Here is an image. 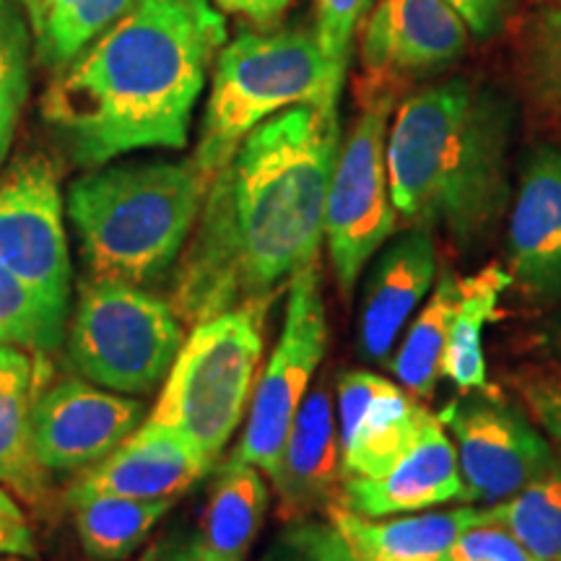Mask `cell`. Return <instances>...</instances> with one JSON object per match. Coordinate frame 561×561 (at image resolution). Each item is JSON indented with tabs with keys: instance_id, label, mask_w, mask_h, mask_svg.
<instances>
[{
	"instance_id": "cell-1",
	"label": "cell",
	"mask_w": 561,
	"mask_h": 561,
	"mask_svg": "<svg viewBox=\"0 0 561 561\" xmlns=\"http://www.w3.org/2000/svg\"><path fill=\"white\" fill-rule=\"evenodd\" d=\"M339 107L284 110L257 125L208 182L172 276L185 325L255 299H276L320 261L325 201L341 149Z\"/></svg>"
},
{
	"instance_id": "cell-2",
	"label": "cell",
	"mask_w": 561,
	"mask_h": 561,
	"mask_svg": "<svg viewBox=\"0 0 561 561\" xmlns=\"http://www.w3.org/2000/svg\"><path fill=\"white\" fill-rule=\"evenodd\" d=\"M227 21L210 0H138L55 73L39 110L76 167L187 146Z\"/></svg>"
},
{
	"instance_id": "cell-3",
	"label": "cell",
	"mask_w": 561,
	"mask_h": 561,
	"mask_svg": "<svg viewBox=\"0 0 561 561\" xmlns=\"http://www.w3.org/2000/svg\"><path fill=\"white\" fill-rule=\"evenodd\" d=\"M515 107L486 83L447 79L413 91L388 130L398 219L445 231L460 250L486 242L507 210Z\"/></svg>"
},
{
	"instance_id": "cell-4",
	"label": "cell",
	"mask_w": 561,
	"mask_h": 561,
	"mask_svg": "<svg viewBox=\"0 0 561 561\" xmlns=\"http://www.w3.org/2000/svg\"><path fill=\"white\" fill-rule=\"evenodd\" d=\"M208 182L193 157L110 161L70 182L66 214L91 276L146 286L172 271Z\"/></svg>"
},
{
	"instance_id": "cell-5",
	"label": "cell",
	"mask_w": 561,
	"mask_h": 561,
	"mask_svg": "<svg viewBox=\"0 0 561 561\" xmlns=\"http://www.w3.org/2000/svg\"><path fill=\"white\" fill-rule=\"evenodd\" d=\"M341 91L314 26L242 30L214 60L193 159L210 180L257 125L299 104L339 107Z\"/></svg>"
},
{
	"instance_id": "cell-6",
	"label": "cell",
	"mask_w": 561,
	"mask_h": 561,
	"mask_svg": "<svg viewBox=\"0 0 561 561\" xmlns=\"http://www.w3.org/2000/svg\"><path fill=\"white\" fill-rule=\"evenodd\" d=\"M271 305L255 299L193 325L144 424L178 432L214 468L252 401Z\"/></svg>"
},
{
	"instance_id": "cell-7",
	"label": "cell",
	"mask_w": 561,
	"mask_h": 561,
	"mask_svg": "<svg viewBox=\"0 0 561 561\" xmlns=\"http://www.w3.org/2000/svg\"><path fill=\"white\" fill-rule=\"evenodd\" d=\"M70 369L123 396H149L180 354L185 331L172 301L125 280L89 276L66 325Z\"/></svg>"
},
{
	"instance_id": "cell-8",
	"label": "cell",
	"mask_w": 561,
	"mask_h": 561,
	"mask_svg": "<svg viewBox=\"0 0 561 561\" xmlns=\"http://www.w3.org/2000/svg\"><path fill=\"white\" fill-rule=\"evenodd\" d=\"M359 115L341 138L325 201V244L343 297L392 240L398 210L388 182V130L396 91H356Z\"/></svg>"
},
{
	"instance_id": "cell-9",
	"label": "cell",
	"mask_w": 561,
	"mask_h": 561,
	"mask_svg": "<svg viewBox=\"0 0 561 561\" xmlns=\"http://www.w3.org/2000/svg\"><path fill=\"white\" fill-rule=\"evenodd\" d=\"M328 312L322 297L320 261L305 265L289 280L284 325L271 359L252 390L250 416L231 458L252 462L265 479L276 473L294 416L312 388L314 371L325 359Z\"/></svg>"
},
{
	"instance_id": "cell-10",
	"label": "cell",
	"mask_w": 561,
	"mask_h": 561,
	"mask_svg": "<svg viewBox=\"0 0 561 561\" xmlns=\"http://www.w3.org/2000/svg\"><path fill=\"white\" fill-rule=\"evenodd\" d=\"M453 432L466 504H500L538 476L561 466L551 439L533 416L496 392H462L460 401L437 413Z\"/></svg>"
},
{
	"instance_id": "cell-11",
	"label": "cell",
	"mask_w": 561,
	"mask_h": 561,
	"mask_svg": "<svg viewBox=\"0 0 561 561\" xmlns=\"http://www.w3.org/2000/svg\"><path fill=\"white\" fill-rule=\"evenodd\" d=\"M0 265L68 314L73 263L53 161L26 153L0 174Z\"/></svg>"
},
{
	"instance_id": "cell-12",
	"label": "cell",
	"mask_w": 561,
	"mask_h": 561,
	"mask_svg": "<svg viewBox=\"0 0 561 561\" xmlns=\"http://www.w3.org/2000/svg\"><path fill=\"white\" fill-rule=\"evenodd\" d=\"M144 403L66 377L42 385L32 409L34 458L50 476L87 473L144 424Z\"/></svg>"
},
{
	"instance_id": "cell-13",
	"label": "cell",
	"mask_w": 561,
	"mask_h": 561,
	"mask_svg": "<svg viewBox=\"0 0 561 561\" xmlns=\"http://www.w3.org/2000/svg\"><path fill=\"white\" fill-rule=\"evenodd\" d=\"M468 26L445 0H377L359 39L356 91H396L462 58Z\"/></svg>"
},
{
	"instance_id": "cell-14",
	"label": "cell",
	"mask_w": 561,
	"mask_h": 561,
	"mask_svg": "<svg viewBox=\"0 0 561 561\" xmlns=\"http://www.w3.org/2000/svg\"><path fill=\"white\" fill-rule=\"evenodd\" d=\"M341 481L388 473L432 416L424 401L371 369L335 375Z\"/></svg>"
},
{
	"instance_id": "cell-15",
	"label": "cell",
	"mask_w": 561,
	"mask_h": 561,
	"mask_svg": "<svg viewBox=\"0 0 561 561\" xmlns=\"http://www.w3.org/2000/svg\"><path fill=\"white\" fill-rule=\"evenodd\" d=\"M434 278L437 244L432 229L411 227L377 252L359 301L356 346L364 362L390 367L392 348L403 339L405 322L432 291Z\"/></svg>"
},
{
	"instance_id": "cell-16",
	"label": "cell",
	"mask_w": 561,
	"mask_h": 561,
	"mask_svg": "<svg viewBox=\"0 0 561 561\" xmlns=\"http://www.w3.org/2000/svg\"><path fill=\"white\" fill-rule=\"evenodd\" d=\"M512 280L538 301L561 299V151L549 144L525 153L510 208Z\"/></svg>"
},
{
	"instance_id": "cell-17",
	"label": "cell",
	"mask_w": 561,
	"mask_h": 561,
	"mask_svg": "<svg viewBox=\"0 0 561 561\" xmlns=\"http://www.w3.org/2000/svg\"><path fill=\"white\" fill-rule=\"evenodd\" d=\"M271 483L284 523L328 512L339 500L341 439L335 377L322 375L305 396Z\"/></svg>"
},
{
	"instance_id": "cell-18",
	"label": "cell",
	"mask_w": 561,
	"mask_h": 561,
	"mask_svg": "<svg viewBox=\"0 0 561 561\" xmlns=\"http://www.w3.org/2000/svg\"><path fill=\"white\" fill-rule=\"evenodd\" d=\"M458 500L466 502L458 453L445 424L432 413L413 445L388 473L343 479L335 504L362 517H390Z\"/></svg>"
},
{
	"instance_id": "cell-19",
	"label": "cell",
	"mask_w": 561,
	"mask_h": 561,
	"mask_svg": "<svg viewBox=\"0 0 561 561\" xmlns=\"http://www.w3.org/2000/svg\"><path fill=\"white\" fill-rule=\"evenodd\" d=\"M208 471V460L178 432L140 424L107 458L81 473L73 489L140 502H178Z\"/></svg>"
},
{
	"instance_id": "cell-20",
	"label": "cell",
	"mask_w": 561,
	"mask_h": 561,
	"mask_svg": "<svg viewBox=\"0 0 561 561\" xmlns=\"http://www.w3.org/2000/svg\"><path fill=\"white\" fill-rule=\"evenodd\" d=\"M325 515L351 549L367 561H442L462 533L486 520V507L468 504L458 510L382 520L354 515L341 504H331Z\"/></svg>"
},
{
	"instance_id": "cell-21",
	"label": "cell",
	"mask_w": 561,
	"mask_h": 561,
	"mask_svg": "<svg viewBox=\"0 0 561 561\" xmlns=\"http://www.w3.org/2000/svg\"><path fill=\"white\" fill-rule=\"evenodd\" d=\"M42 388L32 351L0 346V486L30 507H45L50 473L34 458L32 409Z\"/></svg>"
},
{
	"instance_id": "cell-22",
	"label": "cell",
	"mask_w": 561,
	"mask_h": 561,
	"mask_svg": "<svg viewBox=\"0 0 561 561\" xmlns=\"http://www.w3.org/2000/svg\"><path fill=\"white\" fill-rule=\"evenodd\" d=\"M271 491L265 473L252 462L229 458L210 483L208 504L198 528L210 561H244L261 536Z\"/></svg>"
},
{
	"instance_id": "cell-23",
	"label": "cell",
	"mask_w": 561,
	"mask_h": 561,
	"mask_svg": "<svg viewBox=\"0 0 561 561\" xmlns=\"http://www.w3.org/2000/svg\"><path fill=\"white\" fill-rule=\"evenodd\" d=\"M515 284L507 268L489 263L473 276L458 278V307H455L450 333H447L442 377H447L458 392L486 390V354H483V331L496 320L502 294Z\"/></svg>"
},
{
	"instance_id": "cell-24",
	"label": "cell",
	"mask_w": 561,
	"mask_h": 561,
	"mask_svg": "<svg viewBox=\"0 0 561 561\" xmlns=\"http://www.w3.org/2000/svg\"><path fill=\"white\" fill-rule=\"evenodd\" d=\"M66 504L81 549L91 561H128L174 507V500H125L68 489Z\"/></svg>"
},
{
	"instance_id": "cell-25",
	"label": "cell",
	"mask_w": 561,
	"mask_h": 561,
	"mask_svg": "<svg viewBox=\"0 0 561 561\" xmlns=\"http://www.w3.org/2000/svg\"><path fill=\"white\" fill-rule=\"evenodd\" d=\"M138 0H21L34 62L58 73Z\"/></svg>"
},
{
	"instance_id": "cell-26",
	"label": "cell",
	"mask_w": 561,
	"mask_h": 561,
	"mask_svg": "<svg viewBox=\"0 0 561 561\" xmlns=\"http://www.w3.org/2000/svg\"><path fill=\"white\" fill-rule=\"evenodd\" d=\"M458 297V278H453V273H445L437 280V289L424 305V310L411 322L409 333L403 335L401 346L396 351V362L390 364L398 385L419 401H430L442 377V356H445Z\"/></svg>"
},
{
	"instance_id": "cell-27",
	"label": "cell",
	"mask_w": 561,
	"mask_h": 561,
	"mask_svg": "<svg viewBox=\"0 0 561 561\" xmlns=\"http://www.w3.org/2000/svg\"><path fill=\"white\" fill-rule=\"evenodd\" d=\"M486 517L510 530L538 561H561V466L491 504Z\"/></svg>"
},
{
	"instance_id": "cell-28",
	"label": "cell",
	"mask_w": 561,
	"mask_h": 561,
	"mask_svg": "<svg viewBox=\"0 0 561 561\" xmlns=\"http://www.w3.org/2000/svg\"><path fill=\"white\" fill-rule=\"evenodd\" d=\"M32 32L21 0H0V167L9 157L32 87Z\"/></svg>"
},
{
	"instance_id": "cell-29",
	"label": "cell",
	"mask_w": 561,
	"mask_h": 561,
	"mask_svg": "<svg viewBox=\"0 0 561 561\" xmlns=\"http://www.w3.org/2000/svg\"><path fill=\"white\" fill-rule=\"evenodd\" d=\"M66 312L55 310L19 276L0 265V346L53 354L66 339Z\"/></svg>"
},
{
	"instance_id": "cell-30",
	"label": "cell",
	"mask_w": 561,
	"mask_h": 561,
	"mask_svg": "<svg viewBox=\"0 0 561 561\" xmlns=\"http://www.w3.org/2000/svg\"><path fill=\"white\" fill-rule=\"evenodd\" d=\"M523 68L536 94L561 107V5L533 11L523 34Z\"/></svg>"
},
{
	"instance_id": "cell-31",
	"label": "cell",
	"mask_w": 561,
	"mask_h": 561,
	"mask_svg": "<svg viewBox=\"0 0 561 561\" xmlns=\"http://www.w3.org/2000/svg\"><path fill=\"white\" fill-rule=\"evenodd\" d=\"M375 0H318V19H314V32L325 55L328 68L335 87L343 89L354 50V37L369 16Z\"/></svg>"
},
{
	"instance_id": "cell-32",
	"label": "cell",
	"mask_w": 561,
	"mask_h": 561,
	"mask_svg": "<svg viewBox=\"0 0 561 561\" xmlns=\"http://www.w3.org/2000/svg\"><path fill=\"white\" fill-rule=\"evenodd\" d=\"M271 561H367L362 559L331 520L305 517L286 523Z\"/></svg>"
},
{
	"instance_id": "cell-33",
	"label": "cell",
	"mask_w": 561,
	"mask_h": 561,
	"mask_svg": "<svg viewBox=\"0 0 561 561\" xmlns=\"http://www.w3.org/2000/svg\"><path fill=\"white\" fill-rule=\"evenodd\" d=\"M442 561H538L525 546L504 530L502 525L491 523L489 517L462 536L447 549Z\"/></svg>"
},
{
	"instance_id": "cell-34",
	"label": "cell",
	"mask_w": 561,
	"mask_h": 561,
	"mask_svg": "<svg viewBox=\"0 0 561 561\" xmlns=\"http://www.w3.org/2000/svg\"><path fill=\"white\" fill-rule=\"evenodd\" d=\"M0 557H21L30 561H37L39 557L30 515L5 486H0Z\"/></svg>"
},
{
	"instance_id": "cell-35",
	"label": "cell",
	"mask_w": 561,
	"mask_h": 561,
	"mask_svg": "<svg viewBox=\"0 0 561 561\" xmlns=\"http://www.w3.org/2000/svg\"><path fill=\"white\" fill-rule=\"evenodd\" d=\"M520 388L530 416L541 424L546 437L557 442L561 453V380L541 375L523 380Z\"/></svg>"
},
{
	"instance_id": "cell-36",
	"label": "cell",
	"mask_w": 561,
	"mask_h": 561,
	"mask_svg": "<svg viewBox=\"0 0 561 561\" xmlns=\"http://www.w3.org/2000/svg\"><path fill=\"white\" fill-rule=\"evenodd\" d=\"M445 3L466 21L468 32L479 39L500 32L512 11V0H445Z\"/></svg>"
},
{
	"instance_id": "cell-37",
	"label": "cell",
	"mask_w": 561,
	"mask_h": 561,
	"mask_svg": "<svg viewBox=\"0 0 561 561\" xmlns=\"http://www.w3.org/2000/svg\"><path fill=\"white\" fill-rule=\"evenodd\" d=\"M136 561H210L198 530H172L153 541Z\"/></svg>"
},
{
	"instance_id": "cell-38",
	"label": "cell",
	"mask_w": 561,
	"mask_h": 561,
	"mask_svg": "<svg viewBox=\"0 0 561 561\" xmlns=\"http://www.w3.org/2000/svg\"><path fill=\"white\" fill-rule=\"evenodd\" d=\"M221 13L242 16L255 26H273L289 11L294 0H210Z\"/></svg>"
},
{
	"instance_id": "cell-39",
	"label": "cell",
	"mask_w": 561,
	"mask_h": 561,
	"mask_svg": "<svg viewBox=\"0 0 561 561\" xmlns=\"http://www.w3.org/2000/svg\"><path fill=\"white\" fill-rule=\"evenodd\" d=\"M0 561H30V559H21V557H0Z\"/></svg>"
},
{
	"instance_id": "cell-40",
	"label": "cell",
	"mask_w": 561,
	"mask_h": 561,
	"mask_svg": "<svg viewBox=\"0 0 561 561\" xmlns=\"http://www.w3.org/2000/svg\"><path fill=\"white\" fill-rule=\"evenodd\" d=\"M553 5H561V0H553Z\"/></svg>"
}]
</instances>
